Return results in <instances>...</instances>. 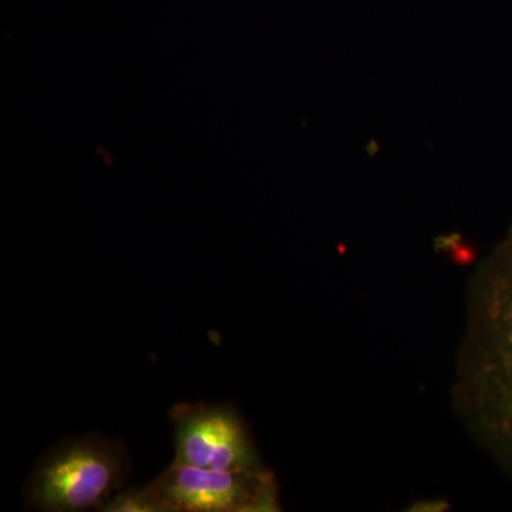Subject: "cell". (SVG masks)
Wrapping results in <instances>:
<instances>
[{"label":"cell","instance_id":"5","mask_svg":"<svg viewBox=\"0 0 512 512\" xmlns=\"http://www.w3.org/2000/svg\"><path fill=\"white\" fill-rule=\"evenodd\" d=\"M106 512H156L153 504L148 500L146 491L143 488H126L114 495L113 498L104 505Z\"/></svg>","mask_w":512,"mask_h":512},{"label":"cell","instance_id":"1","mask_svg":"<svg viewBox=\"0 0 512 512\" xmlns=\"http://www.w3.org/2000/svg\"><path fill=\"white\" fill-rule=\"evenodd\" d=\"M453 404L471 439L512 481V228L471 276Z\"/></svg>","mask_w":512,"mask_h":512},{"label":"cell","instance_id":"2","mask_svg":"<svg viewBox=\"0 0 512 512\" xmlns=\"http://www.w3.org/2000/svg\"><path fill=\"white\" fill-rule=\"evenodd\" d=\"M127 448L99 434L59 441L37 460L25 487L28 508L101 511L130 474Z\"/></svg>","mask_w":512,"mask_h":512},{"label":"cell","instance_id":"4","mask_svg":"<svg viewBox=\"0 0 512 512\" xmlns=\"http://www.w3.org/2000/svg\"><path fill=\"white\" fill-rule=\"evenodd\" d=\"M170 417L174 424L175 463L220 471L268 468L235 407L180 403L173 407Z\"/></svg>","mask_w":512,"mask_h":512},{"label":"cell","instance_id":"3","mask_svg":"<svg viewBox=\"0 0 512 512\" xmlns=\"http://www.w3.org/2000/svg\"><path fill=\"white\" fill-rule=\"evenodd\" d=\"M156 512H274L279 490L264 470L220 471L174 463L144 487Z\"/></svg>","mask_w":512,"mask_h":512}]
</instances>
